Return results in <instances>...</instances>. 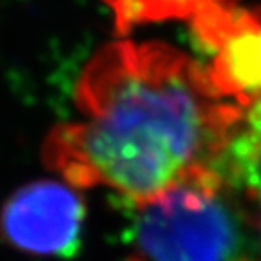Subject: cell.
Wrapping results in <instances>:
<instances>
[{
  "label": "cell",
  "mask_w": 261,
  "mask_h": 261,
  "mask_svg": "<svg viewBox=\"0 0 261 261\" xmlns=\"http://www.w3.org/2000/svg\"><path fill=\"white\" fill-rule=\"evenodd\" d=\"M73 102L76 118L44 138V165L71 187L109 189L130 207L218 171L245 116L205 65L163 42L102 45L78 74Z\"/></svg>",
  "instance_id": "6da1fadb"
},
{
  "label": "cell",
  "mask_w": 261,
  "mask_h": 261,
  "mask_svg": "<svg viewBox=\"0 0 261 261\" xmlns=\"http://www.w3.org/2000/svg\"><path fill=\"white\" fill-rule=\"evenodd\" d=\"M240 192L207 171L133 208L129 261H261Z\"/></svg>",
  "instance_id": "7a4b0ae2"
},
{
  "label": "cell",
  "mask_w": 261,
  "mask_h": 261,
  "mask_svg": "<svg viewBox=\"0 0 261 261\" xmlns=\"http://www.w3.org/2000/svg\"><path fill=\"white\" fill-rule=\"evenodd\" d=\"M196 42L211 53L212 86L225 100L249 109L261 98V11L236 2L211 8L191 20Z\"/></svg>",
  "instance_id": "3957f363"
},
{
  "label": "cell",
  "mask_w": 261,
  "mask_h": 261,
  "mask_svg": "<svg viewBox=\"0 0 261 261\" xmlns=\"http://www.w3.org/2000/svg\"><path fill=\"white\" fill-rule=\"evenodd\" d=\"M86 203L65 181L40 179L18 189L0 212V232L33 256H71L80 245Z\"/></svg>",
  "instance_id": "277c9868"
},
{
  "label": "cell",
  "mask_w": 261,
  "mask_h": 261,
  "mask_svg": "<svg viewBox=\"0 0 261 261\" xmlns=\"http://www.w3.org/2000/svg\"><path fill=\"white\" fill-rule=\"evenodd\" d=\"M218 171L245 200L261 205V98L245 111Z\"/></svg>",
  "instance_id": "5b68a950"
},
{
  "label": "cell",
  "mask_w": 261,
  "mask_h": 261,
  "mask_svg": "<svg viewBox=\"0 0 261 261\" xmlns=\"http://www.w3.org/2000/svg\"><path fill=\"white\" fill-rule=\"evenodd\" d=\"M114 16V25L120 35H125L136 25L165 22L174 18L192 20L211 8L230 4L236 0H102Z\"/></svg>",
  "instance_id": "8992f818"
},
{
  "label": "cell",
  "mask_w": 261,
  "mask_h": 261,
  "mask_svg": "<svg viewBox=\"0 0 261 261\" xmlns=\"http://www.w3.org/2000/svg\"><path fill=\"white\" fill-rule=\"evenodd\" d=\"M256 230H257V241H259V249H261V211H259V218L256 220Z\"/></svg>",
  "instance_id": "52a82bcc"
}]
</instances>
